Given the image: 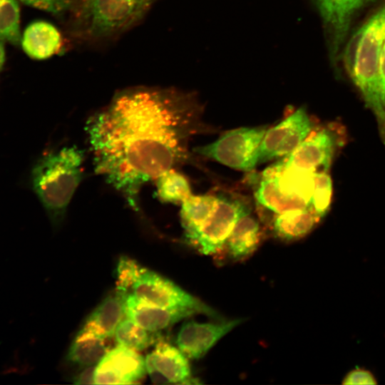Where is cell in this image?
<instances>
[{
	"mask_svg": "<svg viewBox=\"0 0 385 385\" xmlns=\"http://www.w3.org/2000/svg\"><path fill=\"white\" fill-rule=\"evenodd\" d=\"M0 39L13 46L21 44L19 0H0Z\"/></svg>",
	"mask_w": 385,
	"mask_h": 385,
	"instance_id": "cb8c5ba5",
	"label": "cell"
},
{
	"mask_svg": "<svg viewBox=\"0 0 385 385\" xmlns=\"http://www.w3.org/2000/svg\"><path fill=\"white\" fill-rule=\"evenodd\" d=\"M143 5L148 8L153 0H138Z\"/></svg>",
	"mask_w": 385,
	"mask_h": 385,
	"instance_id": "4dcf8cb0",
	"label": "cell"
},
{
	"mask_svg": "<svg viewBox=\"0 0 385 385\" xmlns=\"http://www.w3.org/2000/svg\"><path fill=\"white\" fill-rule=\"evenodd\" d=\"M314 182L311 207L321 218L327 214L331 204L332 182L330 175L325 171L314 173Z\"/></svg>",
	"mask_w": 385,
	"mask_h": 385,
	"instance_id": "d4e9b609",
	"label": "cell"
},
{
	"mask_svg": "<svg viewBox=\"0 0 385 385\" xmlns=\"http://www.w3.org/2000/svg\"><path fill=\"white\" fill-rule=\"evenodd\" d=\"M106 339L81 329L68 349L67 359L83 367L96 365L109 350Z\"/></svg>",
	"mask_w": 385,
	"mask_h": 385,
	"instance_id": "44dd1931",
	"label": "cell"
},
{
	"mask_svg": "<svg viewBox=\"0 0 385 385\" xmlns=\"http://www.w3.org/2000/svg\"><path fill=\"white\" fill-rule=\"evenodd\" d=\"M83 160L84 151L68 145L43 155L32 169L33 189L53 224L63 219L83 180Z\"/></svg>",
	"mask_w": 385,
	"mask_h": 385,
	"instance_id": "3957f363",
	"label": "cell"
},
{
	"mask_svg": "<svg viewBox=\"0 0 385 385\" xmlns=\"http://www.w3.org/2000/svg\"><path fill=\"white\" fill-rule=\"evenodd\" d=\"M146 373L155 384L188 383L191 380L188 358L171 344L159 340L145 359Z\"/></svg>",
	"mask_w": 385,
	"mask_h": 385,
	"instance_id": "4fadbf2b",
	"label": "cell"
},
{
	"mask_svg": "<svg viewBox=\"0 0 385 385\" xmlns=\"http://www.w3.org/2000/svg\"><path fill=\"white\" fill-rule=\"evenodd\" d=\"M116 282V288L148 304L164 308L191 309L197 313L218 317L212 308L174 282L129 257L120 259Z\"/></svg>",
	"mask_w": 385,
	"mask_h": 385,
	"instance_id": "277c9868",
	"label": "cell"
},
{
	"mask_svg": "<svg viewBox=\"0 0 385 385\" xmlns=\"http://www.w3.org/2000/svg\"><path fill=\"white\" fill-rule=\"evenodd\" d=\"M153 334L155 333L125 317L117 327L113 337L118 345L139 351L148 348L154 342Z\"/></svg>",
	"mask_w": 385,
	"mask_h": 385,
	"instance_id": "603a6c76",
	"label": "cell"
},
{
	"mask_svg": "<svg viewBox=\"0 0 385 385\" xmlns=\"http://www.w3.org/2000/svg\"><path fill=\"white\" fill-rule=\"evenodd\" d=\"M335 139L327 130L309 135L295 150L282 160L285 168L303 172H327L334 153Z\"/></svg>",
	"mask_w": 385,
	"mask_h": 385,
	"instance_id": "7c38bea8",
	"label": "cell"
},
{
	"mask_svg": "<svg viewBox=\"0 0 385 385\" xmlns=\"http://www.w3.org/2000/svg\"><path fill=\"white\" fill-rule=\"evenodd\" d=\"M218 197L191 195L181 203L180 219L185 236L190 241L213 212Z\"/></svg>",
	"mask_w": 385,
	"mask_h": 385,
	"instance_id": "d6986e66",
	"label": "cell"
},
{
	"mask_svg": "<svg viewBox=\"0 0 385 385\" xmlns=\"http://www.w3.org/2000/svg\"><path fill=\"white\" fill-rule=\"evenodd\" d=\"M260 240V225L256 219L248 214L237 221L225 245L232 258L241 260L248 257L256 250Z\"/></svg>",
	"mask_w": 385,
	"mask_h": 385,
	"instance_id": "ffe728a7",
	"label": "cell"
},
{
	"mask_svg": "<svg viewBox=\"0 0 385 385\" xmlns=\"http://www.w3.org/2000/svg\"><path fill=\"white\" fill-rule=\"evenodd\" d=\"M248 214L250 208L242 200L219 196L213 212L190 242L202 254H216L225 246L237 221Z\"/></svg>",
	"mask_w": 385,
	"mask_h": 385,
	"instance_id": "ba28073f",
	"label": "cell"
},
{
	"mask_svg": "<svg viewBox=\"0 0 385 385\" xmlns=\"http://www.w3.org/2000/svg\"><path fill=\"white\" fill-rule=\"evenodd\" d=\"M197 111L190 96L174 89L118 91L86 123L96 173L138 210L141 188L186 158Z\"/></svg>",
	"mask_w": 385,
	"mask_h": 385,
	"instance_id": "6da1fadb",
	"label": "cell"
},
{
	"mask_svg": "<svg viewBox=\"0 0 385 385\" xmlns=\"http://www.w3.org/2000/svg\"><path fill=\"white\" fill-rule=\"evenodd\" d=\"M21 45L25 53L36 60H43L56 53L61 46L58 30L44 21H33L21 35Z\"/></svg>",
	"mask_w": 385,
	"mask_h": 385,
	"instance_id": "e0dca14e",
	"label": "cell"
},
{
	"mask_svg": "<svg viewBox=\"0 0 385 385\" xmlns=\"http://www.w3.org/2000/svg\"><path fill=\"white\" fill-rule=\"evenodd\" d=\"M379 76L381 100L385 111V37L381 51Z\"/></svg>",
	"mask_w": 385,
	"mask_h": 385,
	"instance_id": "83f0119b",
	"label": "cell"
},
{
	"mask_svg": "<svg viewBox=\"0 0 385 385\" xmlns=\"http://www.w3.org/2000/svg\"><path fill=\"white\" fill-rule=\"evenodd\" d=\"M145 374L142 355L138 351L117 345L96 364L94 380L96 384H128L136 383Z\"/></svg>",
	"mask_w": 385,
	"mask_h": 385,
	"instance_id": "8fae6325",
	"label": "cell"
},
{
	"mask_svg": "<svg viewBox=\"0 0 385 385\" xmlns=\"http://www.w3.org/2000/svg\"><path fill=\"white\" fill-rule=\"evenodd\" d=\"M385 37V5L352 35L341 58L350 78L378 123L385 144V111L379 88V61Z\"/></svg>",
	"mask_w": 385,
	"mask_h": 385,
	"instance_id": "7a4b0ae2",
	"label": "cell"
},
{
	"mask_svg": "<svg viewBox=\"0 0 385 385\" xmlns=\"http://www.w3.org/2000/svg\"><path fill=\"white\" fill-rule=\"evenodd\" d=\"M155 183L158 197L164 202L181 204L192 195L186 178L174 169L161 174Z\"/></svg>",
	"mask_w": 385,
	"mask_h": 385,
	"instance_id": "7402d4cb",
	"label": "cell"
},
{
	"mask_svg": "<svg viewBox=\"0 0 385 385\" xmlns=\"http://www.w3.org/2000/svg\"><path fill=\"white\" fill-rule=\"evenodd\" d=\"M126 295V292L116 288L91 312L81 329L105 339L113 337L125 317Z\"/></svg>",
	"mask_w": 385,
	"mask_h": 385,
	"instance_id": "2e32d148",
	"label": "cell"
},
{
	"mask_svg": "<svg viewBox=\"0 0 385 385\" xmlns=\"http://www.w3.org/2000/svg\"><path fill=\"white\" fill-rule=\"evenodd\" d=\"M96 366H89L84 367L74 379V384H95V369Z\"/></svg>",
	"mask_w": 385,
	"mask_h": 385,
	"instance_id": "f1b7e54d",
	"label": "cell"
},
{
	"mask_svg": "<svg viewBox=\"0 0 385 385\" xmlns=\"http://www.w3.org/2000/svg\"><path fill=\"white\" fill-rule=\"evenodd\" d=\"M322 19L330 61L335 66L356 15L373 0H314Z\"/></svg>",
	"mask_w": 385,
	"mask_h": 385,
	"instance_id": "9c48e42d",
	"label": "cell"
},
{
	"mask_svg": "<svg viewBox=\"0 0 385 385\" xmlns=\"http://www.w3.org/2000/svg\"><path fill=\"white\" fill-rule=\"evenodd\" d=\"M319 218L312 207L291 210L277 214L273 230L279 237L294 240L308 234Z\"/></svg>",
	"mask_w": 385,
	"mask_h": 385,
	"instance_id": "ac0fdd59",
	"label": "cell"
},
{
	"mask_svg": "<svg viewBox=\"0 0 385 385\" xmlns=\"http://www.w3.org/2000/svg\"><path fill=\"white\" fill-rule=\"evenodd\" d=\"M312 128L305 109H297L266 130L260 145L258 163L288 155L309 135Z\"/></svg>",
	"mask_w": 385,
	"mask_h": 385,
	"instance_id": "30bf717a",
	"label": "cell"
},
{
	"mask_svg": "<svg viewBox=\"0 0 385 385\" xmlns=\"http://www.w3.org/2000/svg\"><path fill=\"white\" fill-rule=\"evenodd\" d=\"M262 175L255 193L261 205L277 214L311 207L314 173L285 168L280 160Z\"/></svg>",
	"mask_w": 385,
	"mask_h": 385,
	"instance_id": "8992f818",
	"label": "cell"
},
{
	"mask_svg": "<svg viewBox=\"0 0 385 385\" xmlns=\"http://www.w3.org/2000/svg\"><path fill=\"white\" fill-rule=\"evenodd\" d=\"M197 313L191 309H170L144 302L130 293L125 297V317L144 329L156 333Z\"/></svg>",
	"mask_w": 385,
	"mask_h": 385,
	"instance_id": "9a60e30c",
	"label": "cell"
},
{
	"mask_svg": "<svg viewBox=\"0 0 385 385\" xmlns=\"http://www.w3.org/2000/svg\"><path fill=\"white\" fill-rule=\"evenodd\" d=\"M241 322L236 319L219 323L185 322L178 333L177 346L188 359H200Z\"/></svg>",
	"mask_w": 385,
	"mask_h": 385,
	"instance_id": "5bb4252c",
	"label": "cell"
},
{
	"mask_svg": "<svg viewBox=\"0 0 385 385\" xmlns=\"http://www.w3.org/2000/svg\"><path fill=\"white\" fill-rule=\"evenodd\" d=\"M266 130L265 127L234 129L212 143L193 150L228 167L250 171L258 163L260 145Z\"/></svg>",
	"mask_w": 385,
	"mask_h": 385,
	"instance_id": "52a82bcc",
	"label": "cell"
},
{
	"mask_svg": "<svg viewBox=\"0 0 385 385\" xmlns=\"http://www.w3.org/2000/svg\"><path fill=\"white\" fill-rule=\"evenodd\" d=\"M28 6L48 12L53 15H61L70 11L74 0H19Z\"/></svg>",
	"mask_w": 385,
	"mask_h": 385,
	"instance_id": "484cf974",
	"label": "cell"
},
{
	"mask_svg": "<svg viewBox=\"0 0 385 385\" xmlns=\"http://www.w3.org/2000/svg\"><path fill=\"white\" fill-rule=\"evenodd\" d=\"M6 61L5 42L0 39V73H1Z\"/></svg>",
	"mask_w": 385,
	"mask_h": 385,
	"instance_id": "f546056e",
	"label": "cell"
},
{
	"mask_svg": "<svg viewBox=\"0 0 385 385\" xmlns=\"http://www.w3.org/2000/svg\"><path fill=\"white\" fill-rule=\"evenodd\" d=\"M376 383V379L372 373L363 369H355L351 371L344 377L342 382L344 384H373Z\"/></svg>",
	"mask_w": 385,
	"mask_h": 385,
	"instance_id": "4316f807",
	"label": "cell"
},
{
	"mask_svg": "<svg viewBox=\"0 0 385 385\" xmlns=\"http://www.w3.org/2000/svg\"><path fill=\"white\" fill-rule=\"evenodd\" d=\"M147 9L138 0H74L71 31L86 39L113 36L135 24Z\"/></svg>",
	"mask_w": 385,
	"mask_h": 385,
	"instance_id": "5b68a950",
	"label": "cell"
}]
</instances>
